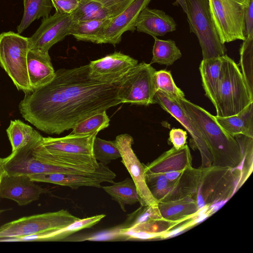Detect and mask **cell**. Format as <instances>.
Here are the masks:
<instances>
[{
    "mask_svg": "<svg viewBox=\"0 0 253 253\" xmlns=\"http://www.w3.org/2000/svg\"><path fill=\"white\" fill-rule=\"evenodd\" d=\"M119 84L92 79L88 64L61 69L49 83L26 93L19 110L38 129L60 134L85 118L121 103Z\"/></svg>",
    "mask_w": 253,
    "mask_h": 253,
    "instance_id": "1",
    "label": "cell"
},
{
    "mask_svg": "<svg viewBox=\"0 0 253 253\" xmlns=\"http://www.w3.org/2000/svg\"><path fill=\"white\" fill-rule=\"evenodd\" d=\"M203 135L212 158L213 166L239 168L243 161L240 146L235 138L216 122L214 116L185 98L176 99Z\"/></svg>",
    "mask_w": 253,
    "mask_h": 253,
    "instance_id": "2",
    "label": "cell"
},
{
    "mask_svg": "<svg viewBox=\"0 0 253 253\" xmlns=\"http://www.w3.org/2000/svg\"><path fill=\"white\" fill-rule=\"evenodd\" d=\"M201 168L194 199L200 210L208 208L214 212L228 201L245 182L242 172L238 168L212 165Z\"/></svg>",
    "mask_w": 253,
    "mask_h": 253,
    "instance_id": "3",
    "label": "cell"
},
{
    "mask_svg": "<svg viewBox=\"0 0 253 253\" xmlns=\"http://www.w3.org/2000/svg\"><path fill=\"white\" fill-rule=\"evenodd\" d=\"M224 70L214 106L216 116L236 115L253 102L239 66L226 54L224 55Z\"/></svg>",
    "mask_w": 253,
    "mask_h": 253,
    "instance_id": "4",
    "label": "cell"
},
{
    "mask_svg": "<svg viewBox=\"0 0 253 253\" xmlns=\"http://www.w3.org/2000/svg\"><path fill=\"white\" fill-rule=\"evenodd\" d=\"M28 38L11 31L0 35V65L18 90L33 91L27 71Z\"/></svg>",
    "mask_w": 253,
    "mask_h": 253,
    "instance_id": "5",
    "label": "cell"
},
{
    "mask_svg": "<svg viewBox=\"0 0 253 253\" xmlns=\"http://www.w3.org/2000/svg\"><path fill=\"white\" fill-rule=\"evenodd\" d=\"M190 32L197 37L203 59L222 56L226 48L219 38L213 22L208 0H185Z\"/></svg>",
    "mask_w": 253,
    "mask_h": 253,
    "instance_id": "6",
    "label": "cell"
},
{
    "mask_svg": "<svg viewBox=\"0 0 253 253\" xmlns=\"http://www.w3.org/2000/svg\"><path fill=\"white\" fill-rule=\"evenodd\" d=\"M156 70L144 62L136 64L119 81L118 97L122 103L148 106L155 104Z\"/></svg>",
    "mask_w": 253,
    "mask_h": 253,
    "instance_id": "7",
    "label": "cell"
},
{
    "mask_svg": "<svg viewBox=\"0 0 253 253\" xmlns=\"http://www.w3.org/2000/svg\"><path fill=\"white\" fill-rule=\"evenodd\" d=\"M248 0H208L211 16L221 42L244 41V16Z\"/></svg>",
    "mask_w": 253,
    "mask_h": 253,
    "instance_id": "8",
    "label": "cell"
},
{
    "mask_svg": "<svg viewBox=\"0 0 253 253\" xmlns=\"http://www.w3.org/2000/svg\"><path fill=\"white\" fill-rule=\"evenodd\" d=\"M67 210L25 216L0 227V238L20 237L59 230L80 219Z\"/></svg>",
    "mask_w": 253,
    "mask_h": 253,
    "instance_id": "9",
    "label": "cell"
},
{
    "mask_svg": "<svg viewBox=\"0 0 253 253\" xmlns=\"http://www.w3.org/2000/svg\"><path fill=\"white\" fill-rule=\"evenodd\" d=\"M40 133L35 130L31 139L7 157L5 163L6 174L10 175H30L42 173H71V169L45 164L37 159L33 153V148Z\"/></svg>",
    "mask_w": 253,
    "mask_h": 253,
    "instance_id": "10",
    "label": "cell"
},
{
    "mask_svg": "<svg viewBox=\"0 0 253 253\" xmlns=\"http://www.w3.org/2000/svg\"><path fill=\"white\" fill-rule=\"evenodd\" d=\"M73 22L72 14L57 12L43 18L42 23L35 33L28 38L29 48L43 55H49L52 45L69 35Z\"/></svg>",
    "mask_w": 253,
    "mask_h": 253,
    "instance_id": "11",
    "label": "cell"
},
{
    "mask_svg": "<svg viewBox=\"0 0 253 253\" xmlns=\"http://www.w3.org/2000/svg\"><path fill=\"white\" fill-rule=\"evenodd\" d=\"M154 102L170 114L189 133L195 146L201 155L202 165L200 168L211 166L212 164V156L203 135L196 124L185 112L177 99L161 91H157L154 96Z\"/></svg>",
    "mask_w": 253,
    "mask_h": 253,
    "instance_id": "12",
    "label": "cell"
},
{
    "mask_svg": "<svg viewBox=\"0 0 253 253\" xmlns=\"http://www.w3.org/2000/svg\"><path fill=\"white\" fill-rule=\"evenodd\" d=\"M115 141L121 155L122 162L135 184L141 206L157 205L158 202L152 195L146 182L144 165L141 163L132 149L133 138L128 134H122L116 136Z\"/></svg>",
    "mask_w": 253,
    "mask_h": 253,
    "instance_id": "13",
    "label": "cell"
},
{
    "mask_svg": "<svg viewBox=\"0 0 253 253\" xmlns=\"http://www.w3.org/2000/svg\"><path fill=\"white\" fill-rule=\"evenodd\" d=\"M28 176L35 182L52 183L77 189L83 186L101 188L102 183H113L116 174L106 165L101 164L94 172L88 174L51 173Z\"/></svg>",
    "mask_w": 253,
    "mask_h": 253,
    "instance_id": "14",
    "label": "cell"
},
{
    "mask_svg": "<svg viewBox=\"0 0 253 253\" xmlns=\"http://www.w3.org/2000/svg\"><path fill=\"white\" fill-rule=\"evenodd\" d=\"M138 61L120 52L113 53L96 60L91 61L89 65L90 77L96 81L107 83L119 81Z\"/></svg>",
    "mask_w": 253,
    "mask_h": 253,
    "instance_id": "15",
    "label": "cell"
},
{
    "mask_svg": "<svg viewBox=\"0 0 253 253\" xmlns=\"http://www.w3.org/2000/svg\"><path fill=\"white\" fill-rule=\"evenodd\" d=\"M48 192L35 183L27 175L5 174L0 185V198L13 200L19 206H26L39 199Z\"/></svg>",
    "mask_w": 253,
    "mask_h": 253,
    "instance_id": "16",
    "label": "cell"
},
{
    "mask_svg": "<svg viewBox=\"0 0 253 253\" xmlns=\"http://www.w3.org/2000/svg\"><path fill=\"white\" fill-rule=\"evenodd\" d=\"M151 0H134L124 11L111 19L104 29L99 44L110 43L115 46L121 42L125 32H133L140 12Z\"/></svg>",
    "mask_w": 253,
    "mask_h": 253,
    "instance_id": "17",
    "label": "cell"
},
{
    "mask_svg": "<svg viewBox=\"0 0 253 253\" xmlns=\"http://www.w3.org/2000/svg\"><path fill=\"white\" fill-rule=\"evenodd\" d=\"M192 160L190 149L187 144L179 149L173 147L152 162L144 165L145 174H165L168 172L184 170L192 167Z\"/></svg>",
    "mask_w": 253,
    "mask_h": 253,
    "instance_id": "18",
    "label": "cell"
},
{
    "mask_svg": "<svg viewBox=\"0 0 253 253\" xmlns=\"http://www.w3.org/2000/svg\"><path fill=\"white\" fill-rule=\"evenodd\" d=\"M182 223L167 220L162 216L129 225L120 230L119 234L128 239H152L165 238L166 235Z\"/></svg>",
    "mask_w": 253,
    "mask_h": 253,
    "instance_id": "19",
    "label": "cell"
},
{
    "mask_svg": "<svg viewBox=\"0 0 253 253\" xmlns=\"http://www.w3.org/2000/svg\"><path fill=\"white\" fill-rule=\"evenodd\" d=\"M174 19L163 10L146 7L140 12L135 23L136 30L153 37L163 36L176 30Z\"/></svg>",
    "mask_w": 253,
    "mask_h": 253,
    "instance_id": "20",
    "label": "cell"
},
{
    "mask_svg": "<svg viewBox=\"0 0 253 253\" xmlns=\"http://www.w3.org/2000/svg\"><path fill=\"white\" fill-rule=\"evenodd\" d=\"M134 0H121L103 4L92 0H80L79 5L71 14L73 22L88 19H111L124 11Z\"/></svg>",
    "mask_w": 253,
    "mask_h": 253,
    "instance_id": "21",
    "label": "cell"
},
{
    "mask_svg": "<svg viewBox=\"0 0 253 253\" xmlns=\"http://www.w3.org/2000/svg\"><path fill=\"white\" fill-rule=\"evenodd\" d=\"M27 71L33 90L49 83L55 76L49 55L30 49L27 55Z\"/></svg>",
    "mask_w": 253,
    "mask_h": 253,
    "instance_id": "22",
    "label": "cell"
},
{
    "mask_svg": "<svg viewBox=\"0 0 253 253\" xmlns=\"http://www.w3.org/2000/svg\"><path fill=\"white\" fill-rule=\"evenodd\" d=\"M224 55L203 59L199 66L202 85L205 95L213 105L224 70Z\"/></svg>",
    "mask_w": 253,
    "mask_h": 253,
    "instance_id": "23",
    "label": "cell"
},
{
    "mask_svg": "<svg viewBox=\"0 0 253 253\" xmlns=\"http://www.w3.org/2000/svg\"><path fill=\"white\" fill-rule=\"evenodd\" d=\"M158 207L163 218L181 223L193 217L200 211L195 200L191 197L160 202Z\"/></svg>",
    "mask_w": 253,
    "mask_h": 253,
    "instance_id": "24",
    "label": "cell"
},
{
    "mask_svg": "<svg viewBox=\"0 0 253 253\" xmlns=\"http://www.w3.org/2000/svg\"><path fill=\"white\" fill-rule=\"evenodd\" d=\"M201 168L192 167L185 169L181 175L174 181H169V192L164 202L182 199L194 198L198 187Z\"/></svg>",
    "mask_w": 253,
    "mask_h": 253,
    "instance_id": "25",
    "label": "cell"
},
{
    "mask_svg": "<svg viewBox=\"0 0 253 253\" xmlns=\"http://www.w3.org/2000/svg\"><path fill=\"white\" fill-rule=\"evenodd\" d=\"M218 124L230 135L242 134L253 138V102L238 114L231 116H214Z\"/></svg>",
    "mask_w": 253,
    "mask_h": 253,
    "instance_id": "26",
    "label": "cell"
},
{
    "mask_svg": "<svg viewBox=\"0 0 253 253\" xmlns=\"http://www.w3.org/2000/svg\"><path fill=\"white\" fill-rule=\"evenodd\" d=\"M111 185L101 186V188L111 198L116 201L122 210L126 211V205H133L140 202V198L135 184L131 178L127 177L118 182H113Z\"/></svg>",
    "mask_w": 253,
    "mask_h": 253,
    "instance_id": "27",
    "label": "cell"
},
{
    "mask_svg": "<svg viewBox=\"0 0 253 253\" xmlns=\"http://www.w3.org/2000/svg\"><path fill=\"white\" fill-rule=\"evenodd\" d=\"M106 215L104 214L80 219L69 226L59 230H49L37 233L34 238L36 241H56L82 229L92 227L99 222Z\"/></svg>",
    "mask_w": 253,
    "mask_h": 253,
    "instance_id": "28",
    "label": "cell"
},
{
    "mask_svg": "<svg viewBox=\"0 0 253 253\" xmlns=\"http://www.w3.org/2000/svg\"><path fill=\"white\" fill-rule=\"evenodd\" d=\"M110 20L93 19L73 22L69 35H72L77 41L99 44L104 29Z\"/></svg>",
    "mask_w": 253,
    "mask_h": 253,
    "instance_id": "29",
    "label": "cell"
},
{
    "mask_svg": "<svg viewBox=\"0 0 253 253\" xmlns=\"http://www.w3.org/2000/svg\"><path fill=\"white\" fill-rule=\"evenodd\" d=\"M24 13L21 21L17 26L20 34L35 20L48 17L53 7L51 0H23Z\"/></svg>",
    "mask_w": 253,
    "mask_h": 253,
    "instance_id": "30",
    "label": "cell"
},
{
    "mask_svg": "<svg viewBox=\"0 0 253 253\" xmlns=\"http://www.w3.org/2000/svg\"><path fill=\"white\" fill-rule=\"evenodd\" d=\"M153 38V57L150 64L156 63L170 66L181 57L182 53L174 41L160 40L157 37Z\"/></svg>",
    "mask_w": 253,
    "mask_h": 253,
    "instance_id": "31",
    "label": "cell"
},
{
    "mask_svg": "<svg viewBox=\"0 0 253 253\" xmlns=\"http://www.w3.org/2000/svg\"><path fill=\"white\" fill-rule=\"evenodd\" d=\"M241 72L249 91L253 96V34L245 38L240 49Z\"/></svg>",
    "mask_w": 253,
    "mask_h": 253,
    "instance_id": "32",
    "label": "cell"
},
{
    "mask_svg": "<svg viewBox=\"0 0 253 253\" xmlns=\"http://www.w3.org/2000/svg\"><path fill=\"white\" fill-rule=\"evenodd\" d=\"M35 130L19 120L11 121L6 132L13 152L25 145L34 134Z\"/></svg>",
    "mask_w": 253,
    "mask_h": 253,
    "instance_id": "33",
    "label": "cell"
},
{
    "mask_svg": "<svg viewBox=\"0 0 253 253\" xmlns=\"http://www.w3.org/2000/svg\"><path fill=\"white\" fill-rule=\"evenodd\" d=\"M110 119L106 111L94 114L77 124L70 134H87L99 131L109 126Z\"/></svg>",
    "mask_w": 253,
    "mask_h": 253,
    "instance_id": "34",
    "label": "cell"
},
{
    "mask_svg": "<svg viewBox=\"0 0 253 253\" xmlns=\"http://www.w3.org/2000/svg\"><path fill=\"white\" fill-rule=\"evenodd\" d=\"M93 154L97 161L106 166L121 157L115 141L106 140L97 137L93 141Z\"/></svg>",
    "mask_w": 253,
    "mask_h": 253,
    "instance_id": "35",
    "label": "cell"
},
{
    "mask_svg": "<svg viewBox=\"0 0 253 253\" xmlns=\"http://www.w3.org/2000/svg\"><path fill=\"white\" fill-rule=\"evenodd\" d=\"M154 83L156 91H161L175 99L185 98L184 92L175 84L170 71H156L154 74Z\"/></svg>",
    "mask_w": 253,
    "mask_h": 253,
    "instance_id": "36",
    "label": "cell"
},
{
    "mask_svg": "<svg viewBox=\"0 0 253 253\" xmlns=\"http://www.w3.org/2000/svg\"><path fill=\"white\" fill-rule=\"evenodd\" d=\"M238 141L243 155L241 165L244 176L247 179L253 171V138L244 134H238L234 136Z\"/></svg>",
    "mask_w": 253,
    "mask_h": 253,
    "instance_id": "37",
    "label": "cell"
},
{
    "mask_svg": "<svg viewBox=\"0 0 253 253\" xmlns=\"http://www.w3.org/2000/svg\"><path fill=\"white\" fill-rule=\"evenodd\" d=\"M55 12L71 14L78 7L80 0H51Z\"/></svg>",
    "mask_w": 253,
    "mask_h": 253,
    "instance_id": "38",
    "label": "cell"
},
{
    "mask_svg": "<svg viewBox=\"0 0 253 253\" xmlns=\"http://www.w3.org/2000/svg\"><path fill=\"white\" fill-rule=\"evenodd\" d=\"M243 33L245 38L253 34V0H248L245 9Z\"/></svg>",
    "mask_w": 253,
    "mask_h": 253,
    "instance_id": "39",
    "label": "cell"
},
{
    "mask_svg": "<svg viewBox=\"0 0 253 253\" xmlns=\"http://www.w3.org/2000/svg\"><path fill=\"white\" fill-rule=\"evenodd\" d=\"M187 132L181 128H172L169 133V141L175 149H179L186 144Z\"/></svg>",
    "mask_w": 253,
    "mask_h": 253,
    "instance_id": "40",
    "label": "cell"
},
{
    "mask_svg": "<svg viewBox=\"0 0 253 253\" xmlns=\"http://www.w3.org/2000/svg\"><path fill=\"white\" fill-rule=\"evenodd\" d=\"M184 170L168 172L164 174L169 181H174L181 175Z\"/></svg>",
    "mask_w": 253,
    "mask_h": 253,
    "instance_id": "41",
    "label": "cell"
},
{
    "mask_svg": "<svg viewBox=\"0 0 253 253\" xmlns=\"http://www.w3.org/2000/svg\"><path fill=\"white\" fill-rule=\"evenodd\" d=\"M6 158H0V185L2 180L3 177L6 174L5 169V163Z\"/></svg>",
    "mask_w": 253,
    "mask_h": 253,
    "instance_id": "42",
    "label": "cell"
},
{
    "mask_svg": "<svg viewBox=\"0 0 253 253\" xmlns=\"http://www.w3.org/2000/svg\"><path fill=\"white\" fill-rule=\"evenodd\" d=\"M174 5H180L185 13L187 12L186 3L185 0H175L173 3Z\"/></svg>",
    "mask_w": 253,
    "mask_h": 253,
    "instance_id": "43",
    "label": "cell"
},
{
    "mask_svg": "<svg viewBox=\"0 0 253 253\" xmlns=\"http://www.w3.org/2000/svg\"><path fill=\"white\" fill-rule=\"evenodd\" d=\"M94 0V1H97L98 2L102 3L103 4H111V3L116 2L121 0Z\"/></svg>",
    "mask_w": 253,
    "mask_h": 253,
    "instance_id": "44",
    "label": "cell"
},
{
    "mask_svg": "<svg viewBox=\"0 0 253 253\" xmlns=\"http://www.w3.org/2000/svg\"><path fill=\"white\" fill-rule=\"evenodd\" d=\"M7 209H0V216L4 211H7Z\"/></svg>",
    "mask_w": 253,
    "mask_h": 253,
    "instance_id": "45",
    "label": "cell"
}]
</instances>
